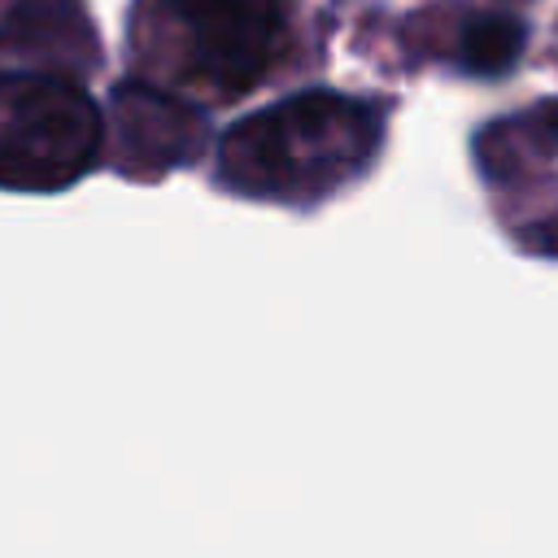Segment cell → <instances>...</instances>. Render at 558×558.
I'll use <instances>...</instances> for the list:
<instances>
[{"label": "cell", "instance_id": "1", "mask_svg": "<svg viewBox=\"0 0 558 558\" xmlns=\"http://www.w3.org/2000/svg\"><path fill=\"white\" fill-rule=\"evenodd\" d=\"M379 144V118L336 92H301L227 131L218 174L244 196L318 201L353 179Z\"/></svg>", "mask_w": 558, "mask_h": 558}, {"label": "cell", "instance_id": "2", "mask_svg": "<svg viewBox=\"0 0 558 558\" xmlns=\"http://www.w3.org/2000/svg\"><path fill=\"white\" fill-rule=\"evenodd\" d=\"M100 144V109L74 78L0 74V187H70L96 166Z\"/></svg>", "mask_w": 558, "mask_h": 558}, {"label": "cell", "instance_id": "3", "mask_svg": "<svg viewBox=\"0 0 558 558\" xmlns=\"http://www.w3.org/2000/svg\"><path fill=\"white\" fill-rule=\"evenodd\" d=\"M187 26L196 70L227 96L248 92L279 48V0H170Z\"/></svg>", "mask_w": 558, "mask_h": 558}, {"label": "cell", "instance_id": "4", "mask_svg": "<svg viewBox=\"0 0 558 558\" xmlns=\"http://www.w3.org/2000/svg\"><path fill=\"white\" fill-rule=\"evenodd\" d=\"M113 105H118L122 161L131 170L161 174V170H170V166H179V161H187L196 153L201 118L187 105H179V100H170V96H161V92H153L144 83L118 87Z\"/></svg>", "mask_w": 558, "mask_h": 558}, {"label": "cell", "instance_id": "5", "mask_svg": "<svg viewBox=\"0 0 558 558\" xmlns=\"http://www.w3.org/2000/svg\"><path fill=\"white\" fill-rule=\"evenodd\" d=\"M523 22L510 13H475L458 35V61L471 74H501L523 52Z\"/></svg>", "mask_w": 558, "mask_h": 558}]
</instances>
